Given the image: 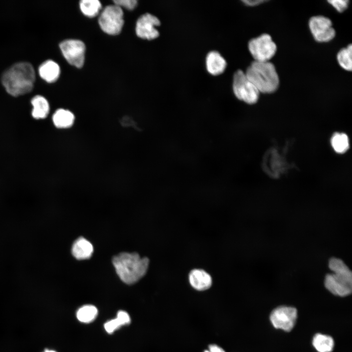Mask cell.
Wrapping results in <instances>:
<instances>
[{
	"instance_id": "1",
	"label": "cell",
	"mask_w": 352,
	"mask_h": 352,
	"mask_svg": "<svg viewBox=\"0 0 352 352\" xmlns=\"http://www.w3.org/2000/svg\"><path fill=\"white\" fill-rule=\"evenodd\" d=\"M35 80L34 69L29 63L14 64L2 74L1 82L7 92L18 96L30 92Z\"/></svg>"
},
{
	"instance_id": "2",
	"label": "cell",
	"mask_w": 352,
	"mask_h": 352,
	"mask_svg": "<svg viewBox=\"0 0 352 352\" xmlns=\"http://www.w3.org/2000/svg\"><path fill=\"white\" fill-rule=\"evenodd\" d=\"M112 263L120 279L127 284H132L145 275L149 260L136 253L123 252L114 256Z\"/></svg>"
},
{
	"instance_id": "3",
	"label": "cell",
	"mask_w": 352,
	"mask_h": 352,
	"mask_svg": "<svg viewBox=\"0 0 352 352\" xmlns=\"http://www.w3.org/2000/svg\"><path fill=\"white\" fill-rule=\"evenodd\" d=\"M245 74L260 92L272 93L277 90L279 78L274 65L271 62L253 61Z\"/></svg>"
},
{
	"instance_id": "4",
	"label": "cell",
	"mask_w": 352,
	"mask_h": 352,
	"mask_svg": "<svg viewBox=\"0 0 352 352\" xmlns=\"http://www.w3.org/2000/svg\"><path fill=\"white\" fill-rule=\"evenodd\" d=\"M232 89L236 97L247 104H254L259 99L260 92L241 69L234 74Z\"/></svg>"
},
{
	"instance_id": "5",
	"label": "cell",
	"mask_w": 352,
	"mask_h": 352,
	"mask_svg": "<svg viewBox=\"0 0 352 352\" xmlns=\"http://www.w3.org/2000/svg\"><path fill=\"white\" fill-rule=\"evenodd\" d=\"M123 11L121 7L114 4L107 6L103 10L98 19L102 30L108 34L117 35L124 24Z\"/></svg>"
},
{
	"instance_id": "6",
	"label": "cell",
	"mask_w": 352,
	"mask_h": 352,
	"mask_svg": "<svg viewBox=\"0 0 352 352\" xmlns=\"http://www.w3.org/2000/svg\"><path fill=\"white\" fill-rule=\"evenodd\" d=\"M248 48L254 61L268 62L275 54L277 46L268 34H263L251 39Z\"/></svg>"
},
{
	"instance_id": "7",
	"label": "cell",
	"mask_w": 352,
	"mask_h": 352,
	"mask_svg": "<svg viewBox=\"0 0 352 352\" xmlns=\"http://www.w3.org/2000/svg\"><path fill=\"white\" fill-rule=\"evenodd\" d=\"M331 20L323 16H315L309 20L310 31L315 41L327 43L332 40L335 36V31L332 26Z\"/></svg>"
},
{
	"instance_id": "8",
	"label": "cell",
	"mask_w": 352,
	"mask_h": 352,
	"mask_svg": "<svg viewBox=\"0 0 352 352\" xmlns=\"http://www.w3.org/2000/svg\"><path fill=\"white\" fill-rule=\"evenodd\" d=\"M60 49L66 60L71 65L82 67L85 62L86 46L78 40L68 39L60 44Z\"/></svg>"
},
{
	"instance_id": "9",
	"label": "cell",
	"mask_w": 352,
	"mask_h": 352,
	"mask_svg": "<svg viewBox=\"0 0 352 352\" xmlns=\"http://www.w3.org/2000/svg\"><path fill=\"white\" fill-rule=\"evenodd\" d=\"M297 317V311L295 308L280 306L271 312L270 319L275 328L289 331L293 328Z\"/></svg>"
},
{
	"instance_id": "10",
	"label": "cell",
	"mask_w": 352,
	"mask_h": 352,
	"mask_svg": "<svg viewBox=\"0 0 352 352\" xmlns=\"http://www.w3.org/2000/svg\"><path fill=\"white\" fill-rule=\"evenodd\" d=\"M160 25L159 19L149 13L142 15L137 20L135 32L138 37L148 40L157 38L159 33L155 28Z\"/></svg>"
},
{
	"instance_id": "11",
	"label": "cell",
	"mask_w": 352,
	"mask_h": 352,
	"mask_svg": "<svg viewBox=\"0 0 352 352\" xmlns=\"http://www.w3.org/2000/svg\"><path fill=\"white\" fill-rule=\"evenodd\" d=\"M324 286L330 292L336 296L344 297L352 292V282L341 278L332 273L326 275Z\"/></svg>"
},
{
	"instance_id": "12",
	"label": "cell",
	"mask_w": 352,
	"mask_h": 352,
	"mask_svg": "<svg viewBox=\"0 0 352 352\" xmlns=\"http://www.w3.org/2000/svg\"><path fill=\"white\" fill-rule=\"evenodd\" d=\"M205 65L207 71L212 75L217 76L224 71L227 63L218 51L213 50L207 54Z\"/></svg>"
},
{
	"instance_id": "13",
	"label": "cell",
	"mask_w": 352,
	"mask_h": 352,
	"mask_svg": "<svg viewBox=\"0 0 352 352\" xmlns=\"http://www.w3.org/2000/svg\"><path fill=\"white\" fill-rule=\"evenodd\" d=\"M189 280L191 286L199 291L208 289L212 283L211 276L205 271L200 269L192 270L189 273Z\"/></svg>"
},
{
	"instance_id": "14",
	"label": "cell",
	"mask_w": 352,
	"mask_h": 352,
	"mask_svg": "<svg viewBox=\"0 0 352 352\" xmlns=\"http://www.w3.org/2000/svg\"><path fill=\"white\" fill-rule=\"evenodd\" d=\"M72 254L78 260L89 258L93 252L92 244L83 237L78 238L72 246Z\"/></svg>"
},
{
	"instance_id": "15",
	"label": "cell",
	"mask_w": 352,
	"mask_h": 352,
	"mask_svg": "<svg viewBox=\"0 0 352 352\" xmlns=\"http://www.w3.org/2000/svg\"><path fill=\"white\" fill-rule=\"evenodd\" d=\"M39 73L40 76L46 82H54L59 77L60 66L57 63L52 60H46L39 66Z\"/></svg>"
},
{
	"instance_id": "16",
	"label": "cell",
	"mask_w": 352,
	"mask_h": 352,
	"mask_svg": "<svg viewBox=\"0 0 352 352\" xmlns=\"http://www.w3.org/2000/svg\"><path fill=\"white\" fill-rule=\"evenodd\" d=\"M328 267L331 273L348 281L352 282V272L341 259L332 257L328 262Z\"/></svg>"
},
{
	"instance_id": "17",
	"label": "cell",
	"mask_w": 352,
	"mask_h": 352,
	"mask_svg": "<svg viewBox=\"0 0 352 352\" xmlns=\"http://www.w3.org/2000/svg\"><path fill=\"white\" fill-rule=\"evenodd\" d=\"M75 116L70 111L60 109L57 110L52 116L54 125L58 128H67L74 123Z\"/></svg>"
},
{
	"instance_id": "18",
	"label": "cell",
	"mask_w": 352,
	"mask_h": 352,
	"mask_svg": "<svg viewBox=\"0 0 352 352\" xmlns=\"http://www.w3.org/2000/svg\"><path fill=\"white\" fill-rule=\"evenodd\" d=\"M33 109L32 116L37 119H44L48 115L49 105L47 100L41 95H36L31 100Z\"/></svg>"
},
{
	"instance_id": "19",
	"label": "cell",
	"mask_w": 352,
	"mask_h": 352,
	"mask_svg": "<svg viewBox=\"0 0 352 352\" xmlns=\"http://www.w3.org/2000/svg\"><path fill=\"white\" fill-rule=\"evenodd\" d=\"M131 318L129 314L123 310H120L115 319L109 320L104 324V328L109 333H113L120 327L130 324Z\"/></svg>"
},
{
	"instance_id": "20",
	"label": "cell",
	"mask_w": 352,
	"mask_h": 352,
	"mask_svg": "<svg viewBox=\"0 0 352 352\" xmlns=\"http://www.w3.org/2000/svg\"><path fill=\"white\" fill-rule=\"evenodd\" d=\"M331 145L338 154H344L349 149L350 143L348 135L342 132H335L331 136Z\"/></svg>"
},
{
	"instance_id": "21",
	"label": "cell",
	"mask_w": 352,
	"mask_h": 352,
	"mask_svg": "<svg viewBox=\"0 0 352 352\" xmlns=\"http://www.w3.org/2000/svg\"><path fill=\"white\" fill-rule=\"evenodd\" d=\"M312 344L319 352H330L333 350L334 342L331 337L317 333L313 338Z\"/></svg>"
},
{
	"instance_id": "22",
	"label": "cell",
	"mask_w": 352,
	"mask_h": 352,
	"mask_svg": "<svg viewBox=\"0 0 352 352\" xmlns=\"http://www.w3.org/2000/svg\"><path fill=\"white\" fill-rule=\"evenodd\" d=\"M80 8L85 16L90 18L97 16L102 8V5L98 0H82Z\"/></svg>"
},
{
	"instance_id": "23",
	"label": "cell",
	"mask_w": 352,
	"mask_h": 352,
	"mask_svg": "<svg viewBox=\"0 0 352 352\" xmlns=\"http://www.w3.org/2000/svg\"><path fill=\"white\" fill-rule=\"evenodd\" d=\"M352 46L349 44L346 47L340 49L337 54V60L344 69L351 71L352 69Z\"/></svg>"
},
{
	"instance_id": "24",
	"label": "cell",
	"mask_w": 352,
	"mask_h": 352,
	"mask_svg": "<svg viewBox=\"0 0 352 352\" xmlns=\"http://www.w3.org/2000/svg\"><path fill=\"white\" fill-rule=\"evenodd\" d=\"M98 314L97 308L92 305H85L80 308L76 313L78 320L84 323L93 321Z\"/></svg>"
},
{
	"instance_id": "25",
	"label": "cell",
	"mask_w": 352,
	"mask_h": 352,
	"mask_svg": "<svg viewBox=\"0 0 352 352\" xmlns=\"http://www.w3.org/2000/svg\"><path fill=\"white\" fill-rule=\"evenodd\" d=\"M338 12H344L348 7L349 1L348 0H328Z\"/></svg>"
},
{
	"instance_id": "26",
	"label": "cell",
	"mask_w": 352,
	"mask_h": 352,
	"mask_svg": "<svg viewBox=\"0 0 352 352\" xmlns=\"http://www.w3.org/2000/svg\"><path fill=\"white\" fill-rule=\"evenodd\" d=\"M114 4L122 7L125 8L128 10H132L137 5L136 0H115L113 1Z\"/></svg>"
},
{
	"instance_id": "27",
	"label": "cell",
	"mask_w": 352,
	"mask_h": 352,
	"mask_svg": "<svg viewBox=\"0 0 352 352\" xmlns=\"http://www.w3.org/2000/svg\"><path fill=\"white\" fill-rule=\"evenodd\" d=\"M242 1L247 6H255L266 1L264 0H242Z\"/></svg>"
},
{
	"instance_id": "28",
	"label": "cell",
	"mask_w": 352,
	"mask_h": 352,
	"mask_svg": "<svg viewBox=\"0 0 352 352\" xmlns=\"http://www.w3.org/2000/svg\"><path fill=\"white\" fill-rule=\"evenodd\" d=\"M208 351L210 352H225L222 348L216 344L209 345Z\"/></svg>"
},
{
	"instance_id": "29",
	"label": "cell",
	"mask_w": 352,
	"mask_h": 352,
	"mask_svg": "<svg viewBox=\"0 0 352 352\" xmlns=\"http://www.w3.org/2000/svg\"><path fill=\"white\" fill-rule=\"evenodd\" d=\"M44 352H56L53 351V350H46Z\"/></svg>"
},
{
	"instance_id": "30",
	"label": "cell",
	"mask_w": 352,
	"mask_h": 352,
	"mask_svg": "<svg viewBox=\"0 0 352 352\" xmlns=\"http://www.w3.org/2000/svg\"><path fill=\"white\" fill-rule=\"evenodd\" d=\"M204 352H209V351H208V350H205V351H204Z\"/></svg>"
}]
</instances>
